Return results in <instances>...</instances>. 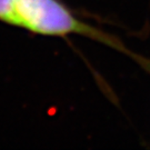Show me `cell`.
Instances as JSON below:
<instances>
[{"label":"cell","instance_id":"1","mask_svg":"<svg viewBox=\"0 0 150 150\" xmlns=\"http://www.w3.org/2000/svg\"><path fill=\"white\" fill-rule=\"evenodd\" d=\"M13 27L51 37L78 35L125 51L117 39L76 17L60 0H15Z\"/></svg>","mask_w":150,"mask_h":150},{"label":"cell","instance_id":"2","mask_svg":"<svg viewBox=\"0 0 150 150\" xmlns=\"http://www.w3.org/2000/svg\"><path fill=\"white\" fill-rule=\"evenodd\" d=\"M0 21L15 25V0H0Z\"/></svg>","mask_w":150,"mask_h":150}]
</instances>
